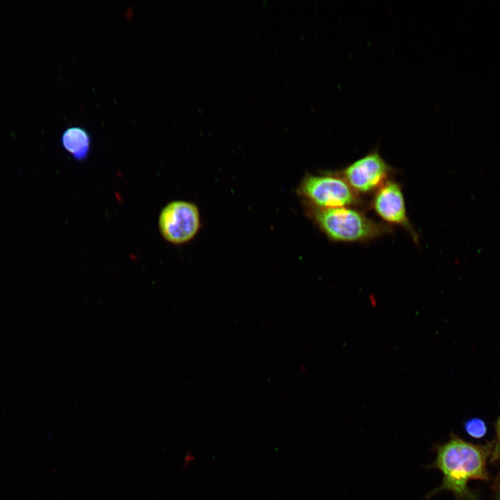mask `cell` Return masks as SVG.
<instances>
[{"instance_id": "obj_10", "label": "cell", "mask_w": 500, "mask_h": 500, "mask_svg": "<svg viewBox=\"0 0 500 500\" xmlns=\"http://www.w3.org/2000/svg\"><path fill=\"white\" fill-rule=\"evenodd\" d=\"M498 488H499L498 489H499V494H500V479H499V481Z\"/></svg>"}, {"instance_id": "obj_8", "label": "cell", "mask_w": 500, "mask_h": 500, "mask_svg": "<svg viewBox=\"0 0 500 500\" xmlns=\"http://www.w3.org/2000/svg\"><path fill=\"white\" fill-rule=\"evenodd\" d=\"M465 430L472 438L479 439L485 435L487 426L483 420L474 418L465 423Z\"/></svg>"}, {"instance_id": "obj_9", "label": "cell", "mask_w": 500, "mask_h": 500, "mask_svg": "<svg viewBox=\"0 0 500 500\" xmlns=\"http://www.w3.org/2000/svg\"><path fill=\"white\" fill-rule=\"evenodd\" d=\"M495 431H496V436L495 439L494 440L492 444V460H496L499 458L500 456V415L499 417L495 424Z\"/></svg>"}, {"instance_id": "obj_1", "label": "cell", "mask_w": 500, "mask_h": 500, "mask_svg": "<svg viewBox=\"0 0 500 500\" xmlns=\"http://www.w3.org/2000/svg\"><path fill=\"white\" fill-rule=\"evenodd\" d=\"M435 458L427 468L437 469L442 474L441 484L426 495L428 499L441 491L451 492L456 500H478L468 487L472 479L487 480L488 457L492 444L475 445L456 435L433 447Z\"/></svg>"}, {"instance_id": "obj_6", "label": "cell", "mask_w": 500, "mask_h": 500, "mask_svg": "<svg viewBox=\"0 0 500 500\" xmlns=\"http://www.w3.org/2000/svg\"><path fill=\"white\" fill-rule=\"evenodd\" d=\"M369 206L385 224L403 228L418 244L419 235L407 215L399 183L392 178L388 181L374 193Z\"/></svg>"}, {"instance_id": "obj_4", "label": "cell", "mask_w": 500, "mask_h": 500, "mask_svg": "<svg viewBox=\"0 0 500 500\" xmlns=\"http://www.w3.org/2000/svg\"><path fill=\"white\" fill-rule=\"evenodd\" d=\"M395 172L382 157L378 146L344 168L333 171L360 196L374 194Z\"/></svg>"}, {"instance_id": "obj_2", "label": "cell", "mask_w": 500, "mask_h": 500, "mask_svg": "<svg viewBox=\"0 0 500 500\" xmlns=\"http://www.w3.org/2000/svg\"><path fill=\"white\" fill-rule=\"evenodd\" d=\"M303 206L306 215L332 242H367L393 231L354 207L320 208L305 202Z\"/></svg>"}, {"instance_id": "obj_7", "label": "cell", "mask_w": 500, "mask_h": 500, "mask_svg": "<svg viewBox=\"0 0 500 500\" xmlns=\"http://www.w3.org/2000/svg\"><path fill=\"white\" fill-rule=\"evenodd\" d=\"M60 142L63 149L77 161L85 160L90 153L91 138L83 128H67L62 134Z\"/></svg>"}, {"instance_id": "obj_3", "label": "cell", "mask_w": 500, "mask_h": 500, "mask_svg": "<svg viewBox=\"0 0 500 500\" xmlns=\"http://www.w3.org/2000/svg\"><path fill=\"white\" fill-rule=\"evenodd\" d=\"M297 194L303 202L320 208H356L364 203L360 196L333 171L321 174L306 173L297 188Z\"/></svg>"}, {"instance_id": "obj_5", "label": "cell", "mask_w": 500, "mask_h": 500, "mask_svg": "<svg viewBox=\"0 0 500 500\" xmlns=\"http://www.w3.org/2000/svg\"><path fill=\"white\" fill-rule=\"evenodd\" d=\"M201 227L198 207L192 202L176 200L168 203L160 212V235L170 244L180 245L191 241Z\"/></svg>"}]
</instances>
